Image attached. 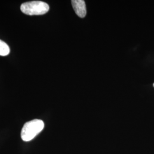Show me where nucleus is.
I'll list each match as a JSON object with an SVG mask.
<instances>
[{
  "instance_id": "1",
  "label": "nucleus",
  "mask_w": 154,
  "mask_h": 154,
  "mask_svg": "<svg viewBox=\"0 0 154 154\" xmlns=\"http://www.w3.org/2000/svg\"><path fill=\"white\" fill-rule=\"evenodd\" d=\"M44 123L40 119H34L26 122L22 127L21 137L25 142H29L35 138L42 131Z\"/></svg>"
},
{
  "instance_id": "2",
  "label": "nucleus",
  "mask_w": 154,
  "mask_h": 154,
  "mask_svg": "<svg viewBox=\"0 0 154 154\" xmlns=\"http://www.w3.org/2000/svg\"><path fill=\"white\" fill-rule=\"evenodd\" d=\"M22 13L29 16L43 15L49 11V5L43 1H33L24 2L21 5Z\"/></svg>"
},
{
  "instance_id": "3",
  "label": "nucleus",
  "mask_w": 154,
  "mask_h": 154,
  "mask_svg": "<svg viewBox=\"0 0 154 154\" xmlns=\"http://www.w3.org/2000/svg\"><path fill=\"white\" fill-rule=\"evenodd\" d=\"M72 6L76 14L81 18H84L86 15V6L83 0H72Z\"/></svg>"
},
{
  "instance_id": "4",
  "label": "nucleus",
  "mask_w": 154,
  "mask_h": 154,
  "mask_svg": "<svg viewBox=\"0 0 154 154\" xmlns=\"http://www.w3.org/2000/svg\"><path fill=\"white\" fill-rule=\"evenodd\" d=\"M10 53V48L5 42L0 39V55L6 56Z\"/></svg>"
},
{
  "instance_id": "5",
  "label": "nucleus",
  "mask_w": 154,
  "mask_h": 154,
  "mask_svg": "<svg viewBox=\"0 0 154 154\" xmlns=\"http://www.w3.org/2000/svg\"></svg>"
}]
</instances>
